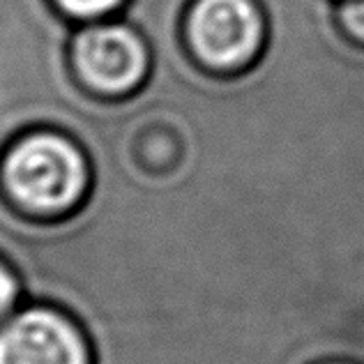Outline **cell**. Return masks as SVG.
I'll return each mask as SVG.
<instances>
[{
  "label": "cell",
  "instance_id": "3957f363",
  "mask_svg": "<svg viewBox=\"0 0 364 364\" xmlns=\"http://www.w3.org/2000/svg\"><path fill=\"white\" fill-rule=\"evenodd\" d=\"M74 67L88 88L102 95H129L148 72V49L127 26H92L76 35Z\"/></svg>",
  "mask_w": 364,
  "mask_h": 364
},
{
  "label": "cell",
  "instance_id": "6da1fadb",
  "mask_svg": "<svg viewBox=\"0 0 364 364\" xmlns=\"http://www.w3.org/2000/svg\"><path fill=\"white\" fill-rule=\"evenodd\" d=\"M3 180L18 205L55 215L81 203L88 189V164L63 134L35 132L7 152Z\"/></svg>",
  "mask_w": 364,
  "mask_h": 364
},
{
  "label": "cell",
  "instance_id": "277c9868",
  "mask_svg": "<svg viewBox=\"0 0 364 364\" xmlns=\"http://www.w3.org/2000/svg\"><path fill=\"white\" fill-rule=\"evenodd\" d=\"M0 364H92V355L67 316L35 306L0 328Z\"/></svg>",
  "mask_w": 364,
  "mask_h": 364
},
{
  "label": "cell",
  "instance_id": "8992f818",
  "mask_svg": "<svg viewBox=\"0 0 364 364\" xmlns=\"http://www.w3.org/2000/svg\"><path fill=\"white\" fill-rule=\"evenodd\" d=\"M65 14H70L74 18H100L111 14L113 9L120 7L122 0H53Z\"/></svg>",
  "mask_w": 364,
  "mask_h": 364
},
{
  "label": "cell",
  "instance_id": "5b68a950",
  "mask_svg": "<svg viewBox=\"0 0 364 364\" xmlns=\"http://www.w3.org/2000/svg\"><path fill=\"white\" fill-rule=\"evenodd\" d=\"M337 21L350 42L364 46V0H339Z\"/></svg>",
  "mask_w": 364,
  "mask_h": 364
},
{
  "label": "cell",
  "instance_id": "7a4b0ae2",
  "mask_svg": "<svg viewBox=\"0 0 364 364\" xmlns=\"http://www.w3.org/2000/svg\"><path fill=\"white\" fill-rule=\"evenodd\" d=\"M187 37L205 67L237 72L265 49L267 23L254 0H196L187 16Z\"/></svg>",
  "mask_w": 364,
  "mask_h": 364
},
{
  "label": "cell",
  "instance_id": "52a82bcc",
  "mask_svg": "<svg viewBox=\"0 0 364 364\" xmlns=\"http://www.w3.org/2000/svg\"><path fill=\"white\" fill-rule=\"evenodd\" d=\"M16 302V279L7 270L5 263H0V321L5 318L7 311Z\"/></svg>",
  "mask_w": 364,
  "mask_h": 364
},
{
  "label": "cell",
  "instance_id": "ba28073f",
  "mask_svg": "<svg viewBox=\"0 0 364 364\" xmlns=\"http://www.w3.org/2000/svg\"><path fill=\"white\" fill-rule=\"evenodd\" d=\"M316 364H360L353 360H325V362H316Z\"/></svg>",
  "mask_w": 364,
  "mask_h": 364
}]
</instances>
